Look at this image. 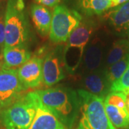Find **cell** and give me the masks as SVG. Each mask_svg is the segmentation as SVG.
<instances>
[{"label": "cell", "mask_w": 129, "mask_h": 129, "mask_svg": "<svg viewBox=\"0 0 129 129\" xmlns=\"http://www.w3.org/2000/svg\"><path fill=\"white\" fill-rule=\"evenodd\" d=\"M129 64V55L115 64L106 68L105 70L106 78L111 85L122 76Z\"/></svg>", "instance_id": "19"}, {"label": "cell", "mask_w": 129, "mask_h": 129, "mask_svg": "<svg viewBox=\"0 0 129 129\" xmlns=\"http://www.w3.org/2000/svg\"><path fill=\"white\" fill-rule=\"evenodd\" d=\"M96 28V22L92 19L83 18L80 25L70 35L63 50L64 68L69 73L74 74L79 68L85 50Z\"/></svg>", "instance_id": "3"}, {"label": "cell", "mask_w": 129, "mask_h": 129, "mask_svg": "<svg viewBox=\"0 0 129 129\" xmlns=\"http://www.w3.org/2000/svg\"><path fill=\"white\" fill-rule=\"evenodd\" d=\"M0 129H1V128H0Z\"/></svg>", "instance_id": "29"}, {"label": "cell", "mask_w": 129, "mask_h": 129, "mask_svg": "<svg viewBox=\"0 0 129 129\" xmlns=\"http://www.w3.org/2000/svg\"><path fill=\"white\" fill-rule=\"evenodd\" d=\"M109 26L118 32L129 31V1L108 10L104 15Z\"/></svg>", "instance_id": "12"}, {"label": "cell", "mask_w": 129, "mask_h": 129, "mask_svg": "<svg viewBox=\"0 0 129 129\" xmlns=\"http://www.w3.org/2000/svg\"><path fill=\"white\" fill-rule=\"evenodd\" d=\"M85 90L105 99L111 92V85L106 78L105 70H98L88 73L83 79Z\"/></svg>", "instance_id": "11"}, {"label": "cell", "mask_w": 129, "mask_h": 129, "mask_svg": "<svg viewBox=\"0 0 129 129\" xmlns=\"http://www.w3.org/2000/svg\"><path fill=\"white\" fill-rule=\"evenodd\" d=\"M30 35L24 0H8L5 11V47L27 46Z\"/></svg>", "instance_id": "2"}, {"label": "cell", "mask_w": 129, "mask_h": 129, "mask_svg": "<svg viewBox=\"0 0 129 129\" xmlns=\"http://www.w3.org/2000/svg\"><path fill=\"white\" fill-rule=\"evenodd\" d=\"M42 105L55 115L67 128H72L80 113L78 93L66 87L35 91Z\"/></svg>", "instance_id": "1"}, {"label": "cell", "mask_w": 129, "mask_h": 129, "mask_svg": "<svg viewBox=\"0 0 129 129\" xmlns=\"http://www.w3.org/2000/svg\"><path fill=\"white\" fill-rule=\"evenodd\" d=\"M126 101L127 95H125L122 92H110L104 99L105 104L115 106L125 111H127Z\"/></svg>", "instance_id": "20"}, {"label": "cell", "mask_w": 129, "mask_h": 129, "mask_svg": "<svg viewBox=\"0 0 129 129\" xmlns=\"http://www.w3.org/2000/svg\"><path fill=\"white\" fill-rule=\"evenodd\" d=\"M104 106L108 119L115 128L129 129V115L127 111L108 104L104 103Z\"/></svg>", "instance_id": "17"}, {"label": "cell", "mask_w": 129, "mask_h": 129, "mask_svg": "<svg viewBox=\"0 0 129 129\" xmlns=\"http://www.w3.org/2000/svg\"><path fill=\"white\" fill-rule=\"evenodd\" d=\"M30 15L34 25L40 35L47 37L50 34L52 14L44 6L32 4L30 7Z\"/></svg>", "instance_id": "14"}, {"label": "cell", "mask_w": 129, "mask_h": 129, "mask_svg": "<svg viewBox=\"0 0 129 129\" xmlns=\"http://www.w3.org/2000/svg\"><path fill=\"white\" fill-rule=\"evenodd\" d=\"M4 67L12 68L22 66L31 58V52L27 46L5 47L3 52Z\"/></svg>", "instance_id": "16"}, {"label": "cell", "mask_w": 129, "mask_h": 129, "mask_svg": "<svg viewBox=\"0 0 129 129\" xmlns=\"http://www.w3.org/2000/svg\"><path fill=\"white\" fill-rule=\"evenodd\" d=\"M129 0H120L119 1V5H122V4H123V3H125V2H128Z\"/></svg>", "instance_id": "26"}, {"label": "cell", "mask_w": 129, "mask_h": 129, "mask_svg": "<svg viewBox=\"0 0 129 129\" xmlns=\"http://www.w3.org/2000/svg\"><path fill=\"white\" fill-rule=\"evenodd\" d=\"M62 46H58L47 52L42 62V82L51 87L65 78Z\"/></svg>", "instance_id": "8"}, {"label": "cell", "mask_w": 129, "mask_h": 129, "mask_svg": "<svg viewBox=\"0 0 129 129\" xmlns=\"http://www.w3.org/2000/svg\"><path fill=\"white\" fill-rule=\"evenodd\" d=\"M103 46L100 41L95 39L89 43L84 52L83 61V70L87 73L99 70L103 62Z\"/></svg>", "instance_id": "13"}, {"label": "cell", "mask_w": 129, "mask_h": 129, "mask_svg": "<svg viewBox=\"0 0 129 129\" xmlns=\"http://www.w3.org/2000/svg\"><path fill=\"white\" fill-rule=\"evenodd\" d=\"M25 90L18 77L17 70L2 67L0 70V108H8L22 96Z\"/></svg>", "instance_id": "7"}, {"label": "cell", "mask_w": 129, "mask_h": 129, "mask_svg": "<svg viewBox=\"0 0 129 129\" xmlns=\"http://www.w3.org/2000/svg\"><path fill=\"white\" fill-rule=\"evenodd\" d=\"M43 60L35 56L23 64L17 70L18 77L24 88H37L42 82Z\"/></svg>", "instance_id": "9"}, {"label": "cell", "mask_w": 129, "mask_h": 129, "mask_svg": "<svg viewBox=\"0 0 129 129\" xmlns=\"http://www.w3.org/2000/svg\"><path fill=\"white\" fill-rule=\"evenodd\" d=\"M2 109L0 108V113H2Z\"/></svg>", "instance_id": "27"}, {"label": "cell", "mask_w": 129, "mask_h": 129, "mask_svg": "<svg viewBox=\"0 0 129 129\" xmlns=\"http://www.w3.org/2000/svg\"><path fill=\"white\" fill-rule=\"evenodd\" d=\"M111 92H122L125 95H129V64L122 76L111 86Z\"/></svg>", "instance_id": "21"}, {"label": "cell", "mask_w": 129, "mask_h": 129, "mask_svg": "<svg viewBox=\"0 0 129 129\" xmlns=\"http://www.w3.org/2000/svg\"><path fill=\"white\" fill-rule=\"evenodd\" d=\"M75 10L86 17L101 15L111 8V0H70Z\"/></svg>", "instance_id": "15"}, {"label": "cell", "mask_w": 129, "mask_h": 129, "mask_svg": "<svg viewBox=\"0 0 129 129\" xmlns=\"http://www.w3.org/2000/svg\"><path fill=\"white\" fill-rule=\"evenodd\" d=\"M82 15L76 10L64 5H58L53 9L49 37L52 42L59 44L68 41L70 35L80 25Z\"/></svg>", "instance_id": "6"}, {"label": "cell", "mask_w": 129, "mask_h": 129, "mask_svg": "<svg viewBox=\"0 0 129 129\" xmlns=\"http://www.w3.org/2000/svg\"><path fill=\"white\" fill-rule=\"evenodd\" d=\"M37 3L42 6L48 7H54L60 3V0H35Z\"/></svg>", "instance_id": "23"}, {"label": "cell", "mask_w": 129, "mask_h": 129, "mask_svg": "<svg viewBox=\"0 0 129 129\" xmlns=\"http://www.w3.org/2000/svg\"><path fill=\"white\" fill-rule=\"evenodd\" d=\"M2 1H3V0H0V2H2Z\"/></svg>", "instance_id": "28"}, {"label": "cell", "mask_w": 129, "mask_h": 129, "mask_svg": "<svg viewBox=\"0 0 129 129\" xmlns=\"http://www.w3.org/2000/svg\"><path fill=\"white\" fill-rule=\"evenodd\" d=\"M129 55V40H119L113 42L106 57V68L115 64Z\"/></svg>", "instance_id": "18"}, {"label": "cell", "mask_w": 129, "mask_h": 129, "mask_svg": "<svg viewBox=\"0 0 129 129\" xmlns=\"http://www.w3.org/2000/svg\"><path fill=\"white\" fill-rule=\"evenodd\" d=\"M119 1L120 0H111V8L115 7L119 5Z\"/></svg>", "instance_id": "24"}, {"label": "cell", "mask_w": 129, "mask_h": 129, "mask_svg": "<svg viewBox=\"0 0 129 129\" xmlns=\"http://www.w3.org/2000/svg\"><path fill=\"white\" fill-rule=\"evenodd\" d=\"M35 114L36 95L30 92L2 111L1 121L6 129H28Z\"/></svg>", "instance_id": "5"}, {"label": "cell", "mask_w": 129, "mask_h": 129, "mask_svg": "<svg viewBox=\"0 0 129 129\" xmlns=\"http://www.w3.org/2000/svg\"><path fill=\"white\" fill-rule=\"evenodd\" d=\"M126 108H127V111H128V114L129 115V98L127 99V101H126Z\"/></svg>", "instance_id": "25"}, {"label": "cell", "mask_w": 129, "mask_h": 129, "mask_svg": "<svg viewBox=\"0 0 129 129\" xmlns=\"http://www.w3.org/2000/svg\"><path fill=\"white\" fill-rule=\"evenodd\" d=\"M5 11L6 6L0 3V56L2 55L5 42Z\"/></svg>", "instance_id": "22"}, {"label": "cell", "mask_w": 129, "mask_h": 129, "mask_svg": "<svg viewBox=\"0 0 129 129\" xmlns=\"http://www.w3.org/2000/svg\"><path fill=\"white\" fill-rule=\"evenodd\" d=\"M35 95L36 114L32 124L28 129H67L55 115L42 105L36 93Z\"/></svg>", "instance_id": "10"}, {"label": "cell", "mask_w": 129, "mask_h": 129, "mask_svg": "<svg viewBox=\"0 0 129 129\" xmlns=\"http://www.w3.org/2000/svg\"><path fill=\"white\" fill-rule=\"evenodd\" d=\"M77 93L80 113L77 129H116L106 114L103 98L83 89Z\"/></svg>", "instance_id": "4"}]
</instances>
